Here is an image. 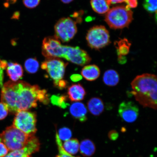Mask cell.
<instances>
[{"label":"cell","instance_id":"obj_8","mask_svg":"<svg viewBox=\"0 0 157 157\" xmlns=\"http://www.w3.org/2000/svg\"><path fill=\"white\" fill-rule=\"evenodd\" d=\"M76 23L70 17L59 20L55 25V37L63 42H68L77 32Z\"/></svg>","mask_w":157,"mask_h":157},{"label":"cell","instance_id":"obj_34","mask_svg":"<svg viewBox=\"0 0 157 157\" xmlns=\"http://www.w3.org/2000/svg\"><path fill=\"white\" fill-rule=\"evenodd\" d=\"M71 79L72 81L74 82H77L80 81L82 79V76L80 75L79 74H75L72 75L71 76Z\"/></svg>","mask_w":157,"mask_h":157},{"label":"cell","instance_id":"obj_7","mask_svg":"<svg viewBox=\"0 0 157 157\" xmlns=\"http://www.w3.org/2000/svg\"><path fill=\"white\" fill-rule=\"evenodd\" d=\"M86 39L88 46L95 50L105 48L110 43L109 31L102 25L92 27L88 31Z\"/></svg>","mask_w":157,"mask_h":157},{"label":"cell","instance_id":"obj_9","mask_svg":"<svg viewBox=\"0 0 157 157\" xmlns=\"http://www.w3.org/2000/svg\"><path fill=\"white\" fill-rule=\"evenodd\" d=\"M63 58L75 64L83 66L91 60L88 53L78 47L64 46Z\"/></svg>","mask_w":157,"mask_h":157},{"label":"cell","instance_id":"obj_37","mask_svg":"<svg viewBox=\"0 0 157 157\" xmlns=\"http://www.w3.org/2000/svg\"><path fill=\"white\" fill-rule=\"evenodd\" d=\"M63 3L68 4L71 2L73 0H61Z\"/></svg>","mask_w":157,"mask_h":157},{"label":"cell","instance_id":"obj_17","mask_svg":"<svg viewBox=\"0 0 157 157\" xmlns=\"http://www.w3.org/2000/svg\"><path fill=\"white\" fill-rule=\"evenodd\" d=\"M87 107L90 112L95 116L101 115L105 109L103 101L101 98L98 97L90 99L88 102Z\"/></svg>","mask_w":157,"mask_h":157},{"label":"cell","instance_id":"obj_27","mask_svg":"<svg viewBox=\"0 0 157 157\" xmlns=\"http://www.w3.org/2000/svg\"><path fill=\"white\" fill-rule=\"evenodd\" d=\"M57 133L59 138L61 141H66L70 140L72 136L71 131L67 128H60Z\"/></svg>","mask_w":157,"mask_h":157},{"label":"cell","instance_id":"obj_4","mask_svg":"<svg viewBox=\"0 0 157 157\" xmlns=\"http://www.w3.org/2000/svg\"><path fill=\"white\" fill-rule=\"evenodd\" d=\"M67 64L58 58H48L42 63L41 68L46 71L53 80L55 86L62 89L67 85V82L63 78Z\"/></svg>","mask_w":157,"mask_h":157},{"label":"cell","instance_id":"obj_18","mask_svg":"<svg viewBox=\"0 0 157 157\" xmlns=\"http://www.w3.org/2000/svg\"><path fill=\"white\" fill-rule=\"evenodd\" d=\"M103 80L106 85L109 87H114L117 86L119 83V74L115 70H107L104 74Z\"/></svg>","mask_w":157,"mask_h":157},{"label":"cell","instance_id":"obj_5","mask_svg":"<svg viewBox=\"0 0 157 157\" xmlns=\"http://www.w3.org/2000/svg\"><path fill=\"white\" fill-rule=\"evenodd\" d=\"M33 136L26 134L11 125L7 127L0 134V140L9 151H12L23 148Z\"/></svg>","mask_w":157,"mask_h":157},{"label":"cell","instance_id":"obj_26","mask_svg":"<svg viewBox=\"0 0 157 157\" xmlns=\"http://www.w3.org/2000/svg\"><path fill=\"white\" fill-rule=\"evenodd\" d=\"M56 141L58 147L59 154L56 157H75L71 155L66 151L63 146L62 141L59 138L57 133L56 134Z\"/></svg>","mask_w":157,"mask_h":157},{"label":"cell","instance_id":"obj_1","mask_svg":"<svg viewBox=\"0 0 157 157\" xmlns=\"http://www.w3.org/2000/svg\"><path fill=\"white\" fill-rule=\"evenodd\" d=\"M1 100L10 112L15 114L19 111L36 107L38 101L44 104L49 102L46 90L22 81H9L3 84Z\"/></svg>","mask_w":157,"mask_h":157},{"label":"cell","instance_id":"obj_23","mask_svg":"<svg viewBox=\"0 0 157 157\" xmlns=\"http://www.w3.org/2000/svg\"><path fill=\"white\" fill-rule=\"evenodd\" d=\"M39 67V62L36 58H29L25 62V68L29 73H36L38 71Z\"/></svg>","mask_w":157,"mask_h":157},{"label":"cell","instance_id":"obj_19","mask_svg":"<svg viewBox=\"0 0 157 157\" xmlns=\"http://www.w3.org/2000/svg\"><path fill=\"white\" fill-rule=\"evenodd\" d=\"M79 150L83 156L89 157L93 156L95 153L96 147L93 141L90 139H86L80 143Z\"/></svg>","mask_w":157,"mask_h":157},{"label":"cell","instance_id":"obj_24","mask_svg":"<svg viewBox=\"0 0 157 157\" xmlns=\"http://www.w3.org/2000/svg\"><path fill=\"white\" fill-rule=\"evenodd\" d=\"M67 97L64 96H53L51 98V101L54 105L62 108L67 107L68 105L66 102Z\"/></svg>","mask_w":157,"mask_h":157},{"label":"cell","instance_id":"obj_30","mask_svg":"<svg viewBox=\"0 0 157 157\" xmlns=\"http://www.w3.org/2000/svg\"><path fill=\"white\" fill-rule=\"evenodd\" d=\"M40 0H23L24 5L29 9L34 8L38 6Z\"/></svg>","mask_w":157,"mask_h":157},{"label":"cell","instance_id":"obj_3","mask_svg":"<svg viewBox=\"0 0 157 157\" xmlns=\"http://www.w3.org/2000/svg\"><path fill=\"white\" fill-rule=\"evenodd\" d=\"M133 19L130 9L123 6L112 8L106 13L105 21L111 28L122 29L129 26Z\"/></svg>","mask_w":157,"mask_h":157},{"label":"cell","instance_id":"obj_12","mask_svg":"<svg viewBox=\"0 0 157 157\" xmlns=\"http://www.w3.org/2000/svg\"><path fill=\"white\" fill-rule=\"evenodd\" d=\"M40 147L38 139L33 136L22 148L12 151L5 157H31V155L38 151Z\"/></svg>","mask_w":157,"mask_h":157},{"label":"cell","instance_id":"obj_28","mask_svg":"<svg viewBox=\"0 0 157 157\" xmlns=\"http://www.w3.org/2000/svg\"><path fill=\"white\" fill-rule=\"evenodd\" d=\"M110 5L114 4L125 2L127 4L126 6L129 9L137 7V0H108Z\"/></svg>","mask_w":157,"mask_h":157},{"label":"cell","instance_id":"obj_15","mask_svg":"<svg viewBox=\"0 0 157 157\" xmlns=\"http://www.w3.org/2000/svg\"><path fill=\"white\" fill-rule=\"evenodd\" d=\"M6 72L12 81L17 82L22 77L23 69L20 64L16 63L10 62L7 63Z\"/></svg>","mask_w":157,"mask_h":157},{"label":"cell","instance_id":"obj_6","mask_svg":"<svg viewBox=\"0 0 157 157\" xmlns=\"http://www.w3.org/2000/svg\"><path fill=\"white\" fill-rule=\"evenodd\" d=\"M13 126L29 135L36 132V114L27 111H21L15 114Z\"/></svg>","mask_w":157,"mask_h":157},{"label":"cell","instance_id":"obj_10","mask_svg":"<svg viewBox=\"0 0 157 157\" xmlns=\"http://www.w3.org/2000/svg\"><path fill=\"white\" fill-rule=\"evenodd\" d=\"M63 46L56 37H47L43 41L42 54L47 58H63L64 54Z\"/></svg>","mask_w":157,"mask_h":157},{"label":"cell","instance_id":"obj_21","mask_svg":"<svg viewBox=\"0 0 157 157\" xmlns=\"http://www.w3.org/2000/svg\"><path fill=\"white\" fill-rule=\"evenodd\" d=\"M118 56H125L129 53L131 43L126 38L116 41L114 44Z\"/></svg>","mask_w":157,"mask_h":157},{"label":"cell","instance_id":"obj_20","mask_svg":"<svg viewBox=\"0 0 157 157\" xmlns=\"http://www.w3.org/2000/svg\"><path fill=\"white\" fill-rule=\"evenodd\" d=\"M90 3L94 11L100 14L106 13L110 5L108 0H90Z\"/></svg>","mask_w":157,"mask_h":157},{"label":"cell","instance_id":"obj_33","mask_svg":"<svg viewBox=\"0 0 157 157\" xmlns=\"http://www.w3.org/2000/svg\"><path fill=\"white\" fill-rule=\"evenodd\" d=\"M108 136L111 140L114 141L117 140L118 138L119 135L117 131L112 130L110 131L108 133Z\"/></svg>","mask_w":157,"mask_h":157},{"label":"cell","instance_id":"obj_22","mask_svg":"<svg viewBox=\"0 0 157 157\" xmlns=\"http://www.w3.org/2000/svg\"><path fill=\"white\" fill-rule=\"evenodd\" d=\"M80 144L77 139H70L65 141L63 144L64 150L71 155H74L77 153L79 149Z\"/></svg>","mask_w":157,"mask_h":157},{"label":"cell","instance_id":"obj_25","mask_svg":"<svg viewBox=\"0 0 157 157\" xmlns=\"http://www.w3.org/2000/svg\"><path fill=\"white\" fill-rule=\"evenodd\" d=\"M157 0H144L143 7L146 10L150 13H156Z\"/></svg>","mask_w":157,"mask_h":157},{"label":"cell","instance_id":"obj_2","mask_svg":"<svg viewBox=\"0 0 157 157\" xmlns=\"http://www.w3.org/2000/svg\"><path fill=\"white\" fill-rule=\"evenodd\" d=\"M131 93L144 107L157 109V77L155 75L143 74L137 75L131 83Z\"/></svg>","mask_w":157,"mask_h":157},{"label":"cell","instance_id":"obj_13","mask_svg":"<svg viewBox=\"0 0 157 157\" xmlns=\"http://www.w3.org/2000/svg\"><path fill=\"white\" fill-rule=\"evenodd\" d=\"M70 111L72 116L80 122H85L87 120V109L83 103L76 102L72 103L70 106Z\"/></svg>","mask_w":157,"mask_h":157},{"label":"cell","instance_id":"obj_38","mask_svg":"<svg viewBox=\"0 0 157 157\" xmlns=\"http://www.w3.org/2000/svg\"><path fill=\"white\" fill-rule=\"evenodd\" d=\"M17 1V0H8V1L10 2L11 3H14L16 2Z\"/></svg>","mask_w":157,"mask_h":157},{"label":"cell","instance_id":"obj_32","mask_svg":"<svg viewBox=\"0 0 157 157\" xmlns=\"http://www.w3.org/2000/svg\"><path fill=\"white\" fill-rule=\"evenodd\" d=\"M8 149L6 145L0 140V157H4L9 152Z\"/></svg>","mask_w":157,"mask_h":157},{"label":"cell","instance_id":"obj_39","mask_svg":"<svg viewBox=\"0 0 157 157\" xmlns=\"http://www.w3.org/2000/svg\"><path fill=\"white\" fill-rule=\"evenodd\" d=\"M7 1H8V0H7Z\"/></svg>","mask_w":157,"mask_h":157},{"label":"cell","instance_id":"obj_11","mask_svg":"<svg viewBox=\"0 0 157 157\" xmlns=\"http://www.w3.org/2000/svg\"><path fill=\"white\" fill-rule=\"evenodd\" d=\"M118 113L120 116L125 122H135L138 118L139 109L136 104L132 101H124L119 106Z\"/></svg>","mask_w":157,"mask_h":157},{"label":"cell","instance_id":"obj_31","mask_svg":"<svg viewBox=\"0 0 157 157\" xmlns=\"http://www.w3.org/2000/svg\"><path fill=\"white\" fill-rule=\"evenodd\" d=\"M9 112L7 105L2 102H0V120L5 119L8 114Z\"/></svg>","mask_w":157,"mask_h":157},{"label":"cell","instance_id":"obj_36","mask_svg":"<svg viewBox=\"0 0 157 157\" xmlns=\"http://www.w3.org/2000/svg\"><path fill=\"white\" fill-rule=\"evenodd\" d=\"M20 16V13L19 12H16L13 13L12 17V19H18Z\"/></svg>","mask_w":157,"mask_h":157},{"label":"cell","instance_id":"obj_16","mask_svg":"<svg viewBox=\"0 0 157 157\" xmlns=\"http://www.w3.org/2000/svg\"><path fill=\"white\" fill-rule=\"evenodd\" d=\"M82 75L87 81L92 82L98 79L101 75V70L95 64L88 65L84 67L81 71Z\"/></svg>","mask_w":157,"mask_h":157},{"label":"cell","instance_id":"obj_29","mask_svg":"<svg viewBox=\"0 0 157 157\" xmlns=\"http://www.w3.org/2000/svg\"><path fill=\"white\" fill-rule=\"evenodd\" d=\"M7 66L6 61L0 59V87L3 86L4 70L6 69Z\"/></svg>","mask_w":157,"mask_h":157},{"label":"cell","instance_id":"obj_14","mask_svg":"<svg viewBox=\"0 0 157 157\" xmlns=\"http://www.w3.org/2000/svg\"><path fill=\"white\" fill-rule=\"evenodd\" d=\"M67 93L69 98L73 102L82 101L86 94V90L80 84H72L68 88Z\"/></svg>","mask_w":157,"mask_h":157},{"label":"cell","instance_id":"obj_35","mask_svg":"<svg viewBox=\"0 0 157 157\" xmlns=\"http://www.w3.org/2000/svg\"><path fill=\"white\" fill-rule=\"evenodd\" d=\"M127 61V59L125 56H118V62L119 64H125Z\"/></svg>","mask_w":157,"mask_h":157}]
</instances>
